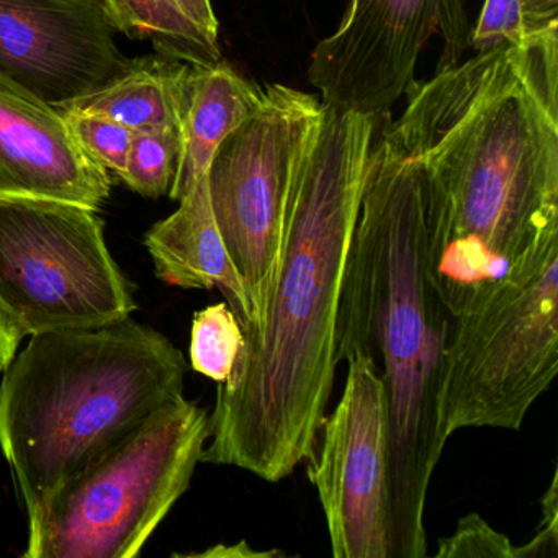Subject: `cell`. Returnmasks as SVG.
I'll list each match as a JSON object with an SVG mask.
<instances>
[{"label":"cell","mask_w":558,"mask_h":558,"mask_svg":"<svg viewBox=\"0 0 558 558\" xmlns=\"http://www.w3.org/2000/svg\"><path fill=\"white\" fill-rule=\"evenodd\" d=\"M384 130L426 166L427 264L452 318L558 241V34L414 84Z\"/></svg>","instance_id":"6da1fadb"},{"label":"cell","mask_w":558,"mask_h":558,"mask_svg":"<svg viewBox=\"0 0 558 558\" xmlns=\"http://www.w3.org/2000/svg\"><path fill=\"white\" fill-rule=\"evenodd\" d=\"M377 120L323 104L290 185L263 326L244 335L218 387L201 462L277 483L312 456L339 365L342 276Z\"/></svg>","instance_id":"7a4b0ae2"},{"label":"cell","mask_w":558,"mask_h":558,"mask_svg":"<svg viewBox=\"0 0 558 558\" xmlns=\"http://www.w3.org/2000/svg\"><path fill=\"white\" fill-rule=\"evenodd\" d=\"M426 166L387 133L372 143L338 322V362L380 368L388 417L390 558H424L427 489L449 436L442 395L453 318L427 264Z\"/></svg>","instance_id":"3957f363"},{"label":"cell","mask_w":558,"mask_h":558,"mask_svg":"<svg viewBox=\"0 0 558 558\" xmlns=\"http://www.w3.org/2000/svg\"><path fill=\"white\" fill-rule=\"evenodd\" d=\"M187 371L165 335L130 316L32 336L0 381V449L27 509L184 397Z\"/></svg>","instance_id":"277c9868"},{"label":"cell","mask_w":558,"mask_h":558,"mask_svg":"<svg viewBox=\"0 0 558 558\" xmlns=\"http://www.w3.org/2000/svg\"><path fill=\"white\" fill-rule=\"evenodd\" d=\"M208 411L169 401L28 508L25 558H132L187 492Z\"/></svg>","instance_id":"5b68a950"},{"label":"cell","mask_w":558,"mask_h":558,"mask_svg":"<svg viewBox=\"0 0 558 558\" xmlns=\"http://www.w3.org/2000/svg\"><path fill=\"white\" fill-rule=\"evenodd\" d=\"M558 372V241L453 318L444 377L447 436L519 430Z\"/></svg>","instance_id":"8992f818"},{"label":"cell","mask_w":558,"mask_h":558,"mask_svg":"<svg viewBox=\"0 0 558 558\" xmlns=\"http://www.w3.org/2000/svg\"><path fill=\"white\" fill-rule=\"evenodd\" d=\"M96 211L0 197V312L22 336L96 328L135 310Z\"/></svg>","instance_id":"52a82bcc"},{"label":"cell","mask_w":558,"mask_h":558,"mask_svg":"<svg viewBox=\"0 0 558 558\" xmlns=\"http://www.w3.org/2000/svg\"><path fill=\"white\" fill-rule=\"evenodd\" d=\"M323 104L282 84H266L259 106L221 143L207 171L218 230L243 282L256 332L279 266L290 185Z\"/></svg>","instance_id":"ba28073f"},{"label":"cell","mask_w":558,"mask_h":558,"mask_svg":"<svg viewBox=\"0 0 558 558\" xmlns=\"http://www.w3.org/2000/svg\"><path fill=\"white\" fill-rule=\"evenodd\" d=\"M434 35L444 41L439 70L459 63L470 40L463 0H349L338 31L313 50L310 84L325 106L385 116L416 84Z\"/></svg>","instance_id":"9c48e42d"},{"label":"cell","mask_w":558,"mask_h":558,"mask_svg":"<svg viewBox=\"0 0 558 558\" xmlns=\"http://www.w3.org/2000/svg\"><path fill=\"white\" fill-rule=\"evenodd\" d=\"M341 400L305 460L336 558H390L388 417L380 368L351 352Z\"/></svg>","instance_id":"30bf717a"},{"label":"cell","mask_w":558,"mask_h":558,"mask_svg":"<svg viewBox=\"0 0 558 558\" xmlns=\"http://www.w3.org/2000/svg\"><path fill=\"white\" fill-rule=\"evenodd\" d=\"M102 0H0V77L63 110L132 66Z\"/></svg>","instance_id":"8fae6325"},{"label":"cell","mask_w":558,"mask_h":558,"mask_svg":"<svg viewBox=\"0 0 558 558\" xmlns=\"http://www.w3.org/2000/svg\"><path fill=\"white\" fill-rule=\"evenodd\" d=\"M110 172L76 142L61 110L0 77V197L50 198L97 208Z\"/></svg>","instance_id":"7c38bea8"},{"label":"cell","mask_w":558,"mask_h":558,"mask_svg":"<svg viewBox=\"0 0 558 558\" xmlns=\"http://www.w3.org/2000/svg\"><path fill=\"white\" fill-rule=\"evenodd\" d=\"M179 204L178 210L158 221L145 238L156 276L181 289L220 290L243 331L251 328L250 303L215 220L207 174L189 189Z\"/></svg>","instance_id":"4fadbf2b"},{"label":"cell","mask_w":558,"mask_h":558,"mask_svg":"<svg viewBox=\"0 0 558 558\" xmlns=\"http://www.w3.org/2000/svg\"><path fill=\"white\" fill-rule=\"evenodd\" d=\"M260 90L223 61L191 66L181 120V153L169 195L181 201L207 174L221 143L259 106Z\"/></svg>","instance_id":"5bb4252c"},{"label":"cell","mask_w":558,"mask_h":558,"mask_svg":"<svg viewBox=\"0 0 558 558\" xmlns=\"http://www.w3.org/2000/svg\"><path fill=\"white\" fill-rule=\"evenodd\" d=\"M189 71L191 64L162 54L138 58L122 76L64 109L107 117L135 133H181Z\"/></svg>","instance_id":"9a60e30c"},{"label":"cell","mask_w":558,"mask_h":558,"mask_svg":"<svg viewBox=\"0 0 558 558\" xmlns=\"http://www.w3.org/2000/svg\"><path fill=\"white\" fill-rule=\"evenodd\" d=\"M117 32L149 40L162 57L191 66H215L221 53L217 38L185 15L178 0H102Z\"/></svg>","instance_id":"2e32d148"},{"label":"cell","mask_w":558,"mask_h":558,"mask_svg":"<svg viewBox=\"0 0 558 558\" xmlns=\"http://www.w3.org/2000/svg\"><path fill=\"white\" fill-rule=\"evenodd\" d=\"M558 34V0H485L469 45L476 51L525 47Z\"/></svg>","instance_id":"e0dca14e"},{"label":"cell","mask_w":558,"mask_h":558,"mask_svg":"<svg viewBox=\"0 0 558 558\" xmlns=\"http://www.w3.org/2000/svg\"><path fill=\"white\" fill-rule=\"evenodd\" d=\"M244 344L243 325L227 302L195 313L192 323V368L218 384L230 378Z\"/></svg>","instance_id":"ac0fdd59"},{"label":"cell","mask_w":558,"mask_h":558,"mask_svg":"<svg viewBox=\"0 0 558 558\" xmlns=\"http://www.w3.org/2000/svg\"><path fill=\"white\" fill-rule=\"evenodd\" d=\"M179 153V132L135 133L122 181L143 197H162L174 182Z\"/></svg>","instance_id":"d6986e66"},{"label":"cell","mask_w":558,"mask_h":558,"mask_svg":"<svg viewBox=\"0 0 558 558\" xmlns=\"http://www.w3.org/2000/svg\"><path fill=\"white\" fill-rule=\"evenodd\" d=\"M61 113L84 151L107 171L122 179L135 132L120 125L116 120L96 113L76 109H64Z\"/></svg>","instance_id":"ffe728a7"},{"label":"cell","mask_w":558,"mask_h":558,"mask_svg":"<svg viewBox=\"0 0 558 558\" xmlns=\"http://www.w3.org/2000/svg\"><path fill=\"white\" fill-rule=\"evenodd\" d=\"M518 547L501 532H496L478 514H469L459 522L450 537L440 538L436 557L515 558Z\"/></svg>","instance_id":"44dd1931"},{"label":"cell","mask_w":558,"mask_h":558,"mask_svg":"<svg viewBox=\"0 0 558 558\" xmlns=\"http://www.w3.org/2000/svg\"><path fill=\"white\" fill-rule=\"evenodd\" d=\"M541 527L537 534L527 544L518 547L515 558H545L557 557L558 554V501H557V472L554 473L550 486L544 495L542 506Z\"/></svg>","instance_id":"7402d4cb"},{"label":"cell","mask_w":558,"mask_h":558,"mask_svg":"<svg viewBox=\"0 0 558 558\" xmlns=\"http://www.w3.org/2000/svg\"><path fill=\"white\" fill-rule=\"evenodd\" d=\"M178 4L205 34L218 40V21L210 0H178Z\"/></svg>","instance_id":"603a6c76"},{"label":"cell","mask_w":558,"mask_h":558,"mask_svg":"<svg viewBox=\"0 0 558 558\" xmlns=\"http://www.w3.org/2000/svg\"><path fill=\"white\" fill-rule=\"evenodd\" d=\"M272 557L274 551H256L246 544L241 542L238 545H231V547H225V545H218V547L211 548V550L204 551V554H197V557Z\"/></svg>","instance_id":"cb8c5ba5"}]
</instances>
